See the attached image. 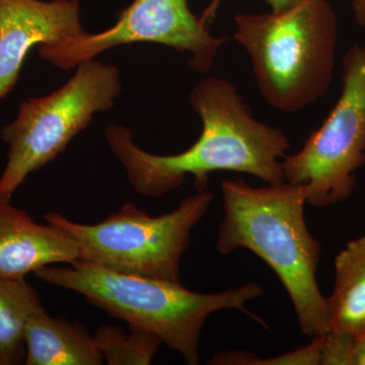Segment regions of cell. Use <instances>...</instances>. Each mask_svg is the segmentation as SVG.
Here are the masks:
<instances>
[{"label":"cell","instance_id":"obj_1","mask_svg":"<svg viewBox=\"0 0 365 365\" xmlns=\"http://www.w3.org/2000/svg\"><path fill=\"white\" fill-rule=\"evenodd\" d=\"M190 103L201 118L202 131L178 155L141 150L122 125L106 129L110 150L139 195H165L181 187L187 175L194 178L197 191L205 190L208 175L218 170L251 175L268 185L284 182L282 162L289 139L280 128L258 121L232 81L203 79L192 90Z\"/></svg>","mask_w":365,"mask_h":365},{"label":"cell","instance_id":"obj_2","mask_svg":"<svg viewBox=\"0 0 365 365\" xmlns=\"http://www.w3.org/2000/svg\"><path fill=\"white\" fill-rule=\"evenodd\" d=\"M222 191L218 252L248 249L265 261L287 289L304 335H325L330 311L316 277L321 246L304 220L306 186L283 182L255 188L239 179L223 181Z\"/></svg>","mask_w":365,"mask_h":365},{"label":"cell","instance_id":"obj_3","mask_svg":"<svg viewBox=\"0 0 365 365\" xmlns=\"http://www.w3.org/2000/svg\"><path fill=\"white\" fill-rule=\"evenodd\" d=\"M34 274L46 283L81 295L128 324L129 329L155 334L190 365L199 364L201 332L211 314L232 309L254 317L246 304L263 294L261 285L252 282L217 294H199L181 283L117 272L83 260L66 267L46 266Z\"/></svg>","mask_w":365,"mask_h":365},{"label":"cell","instance_id":"obj_4","mask_svg":"<svg viewBox=\"0 0 365 365\" xmlns=\"http://www.w3.org/2000/svg\"><path fill=\"white\" fill-rule=\"evenodd\" d=\"M234 39L248 53L264 100L281 112L302 111L332 83L338 21L328 0H304L269 14H239Z\"/></svg>","mask_w":365,"mask_h":365},{"label":"cell","instance_id":"obj_5","mask_svg":"<svg viewBox=\"0 0 365 365\" xmlns=\"http://www.w3.org/2000/svg\"><path fill=\"white\" fill-rule=\"evenodd\" d=\"M213 194L198 190L182 199L172 212L150 216L126 203L103 222L85 225L58 212H48V223L63 228L78 245L79 259L117 272L181 283V259L192 230L206 215Z\"/></svg>","mask_w":365,"mask_h":365},{"label":"cell","instance_id":"obj_6","mask_svg":"<svg viewBox=\"0 0 365 365\" xmlns=\"http://www.w3.org/2000/svg\"><path fill=\"white\" fill-rule=\"evenodd\" d=\"M50 95L23 101L18 116L1 129L7 160L0 177V200L11 202L32 173L53 162L96 113L111 109L122 90L116 66L91 59Z\"/></svg>","mask_w":365,"mask_h":365},{"label":"cell","instance_id":"obj_7","mask_svg":"<svg viewBox=\"0 0 365 365\" xmlns=\"http://www.w3.org/2000/svg\"><path fill=\"white\" fill-rule=\"evenodd\" d=\"M365 163V46L353 45L342 63V90L304 148L283 160L284 182L304 185L307 203L325 208L347 200Z\"/></svg>","mask_w":365,"mask_h":365},{"label":"cell","instance_id":"obj_8","mask_svg":"<svg viewBox=\"0 0 365 365\" xmlns=\"http://www.w3.org/2000/svg\"><path fill=\"white\" fill-rule=\"evenodd\" d=\"M228 40L213 35L207 21L192 13L188 0H134L104 32L40 45L38 51L52 66L67 71L116 46L155 43L188 52L191 68L205 73Z\"/></svg>","mask_w":365,"mask_h":365},{"label":"cell","instance_id":"obj_9","mask_svg":"<svg viewBox=\"0 0 365 365\" xmlns=\"http://www.w3.org/2000/svg\"><path fill=\"white\" fill-rule=\"evenodd\" d=\"M85 34L78 0H0V102L16 86L34 46Z\"/></svg>","mask_w":365,"mask_h":365},{"label":"cell","instance_id":"obj_10","mask_svg":"<svg viewBox=\"0 0 365 365\" xmlns=\"http://www.w3.org/2000/svg\"><path fill=\"white\" fill-rule=\"evenodd\" d=\"M25 327V365H101L95 337L78 322L53 318L26 279H6Z\"/></svg>","mask_w":365,"mask_h":365},{"label":"cell","instance_id":"obj_11","mask_svg":"<svg viewBox=\"0 0 365 365\" xmlns=\"http://www.w3.org/2000/svg\"><path fill=\"white\" fill-rule=\"evenodd\" d=\"M78 245L63 228L40 225L26 211L0 200V279L26 276L52 264L78 260Z\"/></svg>","mask_w":365,"mask_h":365},{"label":"cell","instance_id":"obj_12","mask_svg":"<svg viewBox=\"0 0 365 365\" xmlns=\"http://www.w3.org/2000/svg\"><path fill=\"white\" fill-rule=\"evenodd\" d=\"M330 330L359 336L365 331V235L352 240L335 259V282L328 297Z\"/></svg>","mask_w":365,"mask_h":365},{"label":"cell","instance_id":"obj_13","mask_svg":"<svg viewBox=\"0 0 365 365\" xmlns=\"http://www.w3.org/2000/svg\"><path fill=\"white\" fill-rule=\"evenodd\" d=\"M130 334L114 325L101 326L93 334L103 359L108 365H148L163 341L148 331L129 329Z\"/></svg>","mask_w":365,"mask_h":365},{"label":"cell","instance_id":"obj_14","mask_svg":"<svg viewBox=\"0 0 365 365\" xmlns=\"http://www.w3.org/2000/svg\"><path fill=\"white\" fill-rule=\"evenodd\" d=\"M25 327L6 279H0V365L24 364Z\"/></svg>","mask_w":365,"mask_h":365},{"label":"cell","instance_id":"obj_15","mask_svg":"<svg viewBox=\"0 0 365 365\" xmlns=\"http://www.w3.org/2000/svg\"><path fill=\"white\" fill-rule=\"evenodd\" d=\"M323 336L314 338L311 344L278 357L260 359L253 354L242 352L217 353L209 360V364L230 365H319L321 364V348Z\"/></svg>","mask_w":365,"mask_h":365},{"label":"cell","instance_id":"obj_16","mask_svg":"<svg viewBox=\"0 0 365 365\" xmlns=\"http://www.w3.org/2000/svg\"><path fill=\"white\" fill-rule=\"evenodd\" d=\"M355 335L346 331L330 330L323 336L321 364L353 365Z\"/></svg>","mask_w":365,"mask_h":365},{"label":"cell","instance_id":"obj_17","mask_svg":"<svg viewBox=\"0 0 365 365\" xmlns=\"http://www.w3.org/2000/svg\"><path fill=\"white\" fill-rule=\"evenodd\" d=\"M353 365H365V331L355 336Z\"/></svg>","mask_w":365,"mask_h":365},{"label":"cell","instance_id":"obj_18","mask_svg":"<svg viewBox=\"0 0 365 365\" xmlns=\"http://www.w3.org/2000/svg\"><path fill=\"white\" fill-rule=\"evenodd\" d=\"M266 4L270 6L271 11L273 13H279V11H285L290 7L297 6L304 0H265Z\"/></svg>","mask_w":365,"mask_h":365},{"label":"cell","instance_id":"obj_19","mask_svg":"<svg viewBox=\"0 0 365 365\" xmlns=\"http://www.w3.org/2000/svg\"><path fill=\"white\" fill-rule=\"evenodd\" d=\"M355 21L365 29V0H351Z\"/></svg>","mask_w":365,"mask_h":365}]
</instances>
